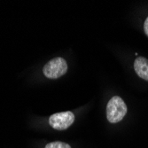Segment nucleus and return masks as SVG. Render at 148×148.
Returning <instances> with one entry per match:
<instances>
[{
  "mask_svg": "<svg viewBox=\"0 0 148 148\" xmlns=\"http://www.w3.org/2000/svg\"><path fill=\"white\" fill-rule=\"evenodd\" d=\"M74 122L75 115L70 111L56 113L49 118V124L57 130H66L73 124Z\"/></svg>",
  "mask_w": 148,
  "mask_h": 148,
  "instance_id": "obj_3",
  "label": "nucleus"
},
{
  "mask_svg": "<svg viewBox=\"0 0 148 148\" xmlns=\"http://www.w3.org/2000/svg\"><path fill=\"white\" fill-rule=\"evenodd\" d=\"M68 71V63L63 58H54L47 62L43 68L44 75L50 79H57Z\"/></svg>",
  "mask_w": 148,
  "mask_h": 148,
  "instance_id": "obj_2",
  "label": "nucleus"
},
{
  "mask_svg": "<svg viewBox=\"0 0 148 148\" xmlns=\"http://www.w3.org/2000/svg\"><path fill=\"white\" fill-rule=\"evenodd\" d=\"M45 148H71V146L66 143L56 141V142H51L45 145Z\"/></svg>",
  "mask_w": 148,
  "mask_h": 148,
  "instance_id": "obj_5",
  "label": "nucleus"
},
{
  "mask_svg": "<svg viewBox=\"0 0 148 148\" xmlns=\"http://www.w3.org/2000/svg\"><path fill=\"white\" fill-rule=\"evenodd\" d=\"M134 69H135L138 75L148 81V60L144 57H138L134 62Z\"/></svg>",
  "mask_w": 148,
  "mask_h": 148,
  "instance_id": "obj_4",
  "label": "nucleus"
},
{
  "mask_svg": "<svg viewBox=\"0 0 148 148\" xmlns=\"http://www.w3.org/2000/svg\"><path fill=\"white\" fill-rule=\"evenodd\" d=\"M127 106L122 98L113 97L106 106V117L111 123H116L122 121L127 114Z\"/></svg>",
  "mask_w": 148,
  "mask_h": 148,
  "instance_id": "obj_1",
  "label": "nucleus"
},
{
  "mask_svg": "<svg viewBox=\"0 0 148 148\" xmlns=\"http://www.w3.org/2000/svg\"><path fill=\"white\" fill-rule=\"evenodd\" d=\"M144 30H145V35L148 36V17L145 19V21L144 23Z\"/></svg>",
  "mask_w": 148,
  "mask_h": 148,
  "instance_id": "obj_6",
  "label": "nucleus"
}]
</instances>
